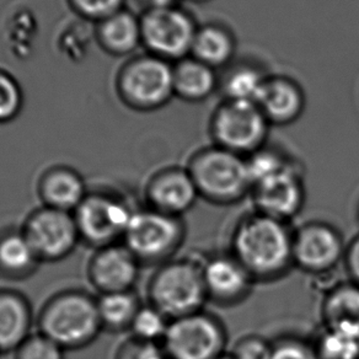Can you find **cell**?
<instances>
[{"label":"cell","mask_w":359,"mask_h":359,"mask_svg":"<svg viewBox=\"0 0 359 359\" xmlns=\"http://www.w3.org/2000/svg\"><path fill=\"white\" fill-rule=\"evenodd\" d=\"M293 234L287 222L255 210L235 226L230 254L255 282L278 280L294 266Z\"/></svg>","instance_id":"6da1fadb"},{"label":"cell","mask_w":359,"mask_h":359,"mask_svg":"<svg viewBox=\"0 0 359 359\" xmlns=\"http://www.w3.org/2000/svg\"><path fill=\"white\" fill-rule=\"evenodd\" d=\"M39 332L65 351L93 344L102 329L97 299L81 290H65L53 295L37 319Z\"/></svg>","instance_id":"7a4b0ae2"},{"label":"cell","mask_w":359,"mask_h":359,"mask_svg":"<svg viewBox=\"0 0 359 359\" xmlns=\"http://www.w3.org/2000/svg\"><path fill=\"white\" fill-rule=\"evenodd\" d=\"M186 168L200 197L210 203L234 205L251 194L246 158L218 145L198 150Z\"/></svg>","instance_id":"3957f363"},{"label":"cell","mask_w":359,"mask_h":359,"mask_svg":"<svg viewBox=\"0 0 359 359\" xmlns=\"http://www.w3.org/2000/svg\"><path fill=\"white\" fill-rule=\"evenodd\" d=\"M148 298L170 321L205 310L208 298L202 262L191 257L160 264L150 278Z\"/></svg>","instance_id":"277c9868"},{"label":"cell","mask_w":359,"mask_h":359,"mask_svg":"<svg viewBox=\"0 0 359 359\" xmlns=\"http://www.w3.org/2000/svg\"><path fill=\"white\" fill-rule=\"evenodd\" d=\"M116 90L132 110L161 109L175 96L174 65L150 53L135 55L118 72Z\"/></svg>","instance_id":"5b68a950"},{"label":"cell","mask_w":359,"mask_h":359,"mask_svg":"<svg viewBox=\"0 0 359 359\" xmlns=\"http://www.w3.org/2000/svg\"><path fill=\"white\" fill-rule=\"evenodd\" d=\"M185 235V224L180 217L148 207L133 212L122 244L140 264H161L176 254L184 244Z\"/></svg>","instance_id":"8992f818"},{"label":"cell","mask_w":359,"mask_h":359,"mask_svg":"<svg viewBox=\"0 0 359 359\" xmlns=\"http://www.w3.org/2000/svg\"><path fill=\"white\" fill-rule=\"evenodd\" d=\"M271 126L257 104L224 100L212 115L210 135L215 145L248 158L266 145Z\"/></svg>","instance_id":"52a82bcc"},{"label":"cell","mask_w":359,"mask_h":359,"mask_svg":"<svg viewBox=\"0 0 359 359\" xmlns=\"http://www.w3.org/2000/svg\"><path fill=\"white\" fill-rule=\"evenodd\" d=\"M161 346L168 359H219L228 353V334L219 318L201 310L171 320Z\"/></svg>","instance_id":"ba28073f"},{"label":"cell","mask_w":359,"mask_h":359,"mask_svg":"<svg viewBox=\"0 0 359 359\" xmlns=\"http://www.w3.org/2000/svg\"><path fill=\"white\" fill-rule=\"evenodd\" d=\"M140 19L147 53L170 63L190 57L198 26L187 11L180 6L144 11Z\"/></svg>","instance_id":"9c48e42d"},{"label":"cell","mask_w":359,"mask_h":359,"mask_svg":"<svg viewBox=\"0 0 359 359\" xmlns=\"http://www.w3.org/2000/svg\"><path fill=\"white\" fill-rule=\"evenodd\" d=\"M133 212L120 196L110 192H91L73 215L80 240L91 248L101 249L120 244Z\"/></svg>","instance_id":"30bf717a"},{"label":"cell","mask_w":359,"mask_h":359,"mask_svg":"<svg viewBox=\"0 0 359 359\" xmlns=\"http://www.w3.org/2000/svg\"><path fill=\"white\" fill-rule=\"evenodd\" d=\"M21 231L41 262L67 259L80 241L73 213L43 205L26 218Z\"/></svg>","instance_id":"8fae6325"},{"label":"cell","mask_w":359,"mask_h":359,"mask_svg":"<svg viewBox=\"0 0 359 359\" xmlns=\"http://www.w3.org/2000/svg\"><path fill=\"white\" fill-rule=\"evenodd\" d=\"M344 238L334 225L313 220L294 230L293 262L310 275H324L344 262Z\"/></svg>","instance_id":"7c38bea8"},{"label":"cell","mask_w":359,"mask_h":359,"mask_svg":"<svg viewBox=\"0 0 359 359\" xmlns=\"http://www.w3.org/2000/svg\"><path fill=\"white\" fill-rule=\"evenodd\" d=\"M250 195L257 212L288 223L304 207L303 171L299 165L293 163L280 172L256 182Z\"/></svg>","instance_id":"4fadbf2b"},{"label":"cell","mask_w":359,"mask_h":359,"mask_svg":"<svg viewBox=\"0 0 359 359\" xmlns=\"http://www.w3.org/2000/svg\"><path fill=\"white\" fill-rule=\"evenodd\" d=\"M140 262L123 244L96 249L88 266L90 283L101 294L133 290Z\"/></svg>","instance_id":"5bb4252c"},{"label":"cell","mask_w":359,"mask_h":359,"mask_svg":"<svg viewBox=\"0 0 359 359\" xmlns=\"http://www.w3.org/2000/svg\"><path fill=\"white\" fill-rule=\"evenodd\" d=\"M200 198L187 168L171 166L150 177L145 187L148 207L165 215L180 217L192 210Z\"/></svg>","instance_id":"9a60e30c"},{"label":"cell","mask_w":359,"mask_h":359,"mask_svg":"<svg viewBox=\"0 0 359 359\" xmlns=\"http://www.w3.org/2000/svg\"><path fill=\"white\" fill-rule=\"evenodd\" d=\"M207 298L219 305H235L249 297L255 280L231 254L215 255L202 262Z\"/></svg>","instance_id":"2e32d148"},{"label":"cell","mask_w":359,"mask_h":359,"mask_svg":"<svg viewBox=\"0 0 359 359\" xmlns=\"http://www.w3.org/2000/svg\"><path fill=\"white\" fill-rule=\"evenodd\" d=\"M256 104L271 125H290L304 112V91L288 76H267Z\"/></svg>","instance_id":"e0dca14e"},{"label":"cell","mask_w":359,"mask_h":359,"mask_svg":"<svg viewBox=\"0 0 359 359\" xmlns=\"http://www.w3.org/2000/svg\"><path fill=\"white\" fill-rule=\"evenodd\" d=\"M43 207L74 213L88 196L83 176L69 166H53L46 170L37 186Z\"/></svg>","instance_id":"ac0fdd59"},{"label":"cell","mask_w":359,"mask_h":359,"mask_svg":"<svg viewBox=\"0 0 359 359\" xmlns=\"http://www.w3.org/2000/svg\"><path fill=\"white\" fill-rule=\"evenodd\" d=\"M32 308L25 295L0 290V354L15 352L31 336Z\"/></svg>","instance_id":"d6986e66"},{"label":"cell","mask_w":359,"mask_h":359,"mask_svg":"<svg viewBox=\"0 0 359 359\" xmlns=\"http://www.w3.org/2000/svg\"><path fill=\"white\" fill-rule=\"evenodd\" d=\"M94 31L101 48L116 57L130 55L142 45L140 19L126 8L95 24Z\"/></svg>","instance_id":"ffe728a7"},{"label":"cell","mask_w":359,"mask_h":359,"mask_svg":"<svg viewBox=\"0 0 359 359\" xmlns=\"http://www.w3.org/2000/svg\"><path fill=\"white\" fill-rule=\"evenodd\" d=\"M321 318L326 329L359 336V285L349 280L331 287L321 303Z\"/></svg>","instance_id":"44dd1931"},{"label":"cell","mask_w":359,"mask_h":359,"mask_svg":"<svg viewBox=\"0 0 359 359\" xmlns=\"http://www.w3.org/2000/svg\"><path fill=\"white\" fill-rule=\"evenodd\" d=\"M219 86L218 75L210 65L187 57L174 63V91L187 102H201L215 94Z\"/></svg>","instance_id":"7402d4cb"},{"label":"cell","mask_w":359,"mask_h":359,"mask_svg":"<svg viewBox=\"0 0 359 359\" xmlns=\"http://www.w3.org/2000/svg\"><path fill=\"white\" fill-rule=\"evenodd\" d=\"M236 52L234 35L219 24L198 26L191 50V57L213 69L229 65Z\"/></svg>","instance_id":"603a6c76"},{"label":"cell","mask_w":359,"mask_h":359,"mask_svg":"<svg viewBox=\"0 0 359 359\" xmlns=\"http://www.w3.org/2000/svg\"><path fill=\"white\" fill-rule=\"evenodd\" d=\"M41 264L22 231L0 235V275L11 280H24Z\"/></svg>","instance_id":"cb8c5ba5"},{"label":"cell","mask_w":359,"mask_h":359,"mask_svg":"<svg viewBox=\"0 0 359 359\" xmlns=\"http://www.w3.org/2000/svg\"><path fill=\"white\" fill-rule=\"evenodd\" d=\"M140 308V298L133 290L101 294L97 299L102 329L115 334L130 329Z\"/></svg>","instance_id":"d4e9b609"},{"label":"cell","mask_w":359,"mask_h":359,"mask_svg":"<svg viewBox=\"0 0 359 359\" xmlns=\"http://www.w3.org/2000/svg\"><path fill=\"white\" fill-rule=\"evenodd\" d=\"M266 79L267 76L254 67L243 65L235 68L222 83L224 100L256 104Z\"/></svg>","instance_id":"484cf974"},{"label":"cell","mask_w":359,"mask_h":359,"mask_svg":"<svg viewBox=\"0 0 359 359\" xmlns=\"http://www.w3.org/2000/svg\"><path fill=\"white\" fill-rule=\"evenodd\" d=\"M313 344L320 359H359L357 334L324 327Z\"/></svg>","instance_id":"4316f807"},{"label":"cell","mask_w":359,"mask_h":359,"mask_svg":"<svg viewBox=\"0 0 359 359\" xmlns=\"http://www.w3.org/2000/svg\"><path fill=\"white\" fill-rule=\"evenodd\" d=\"M170 320L153 305H142L135 315L130 331L133 339L143 342L161 344L169 327Z\"/></svg>","instance_id":"83f0119b"},{"label":"cell","mask_w":359,"mask_h":359,"mask_svg":"<svg viewBox=\"0 0 359 359\" xmlns=\"http://www.w3.org/2000/svg\"><path fill=\"white\" fill-rule=\"evenodd\" d=\"M35 16L27 11L15 13L8 26V42L13 55L25 58L32 50V42L36 35Z\"/></svg>","instance_id":"f1b7e54d"},{"label":"cell","mask_w":359,"mask_h":359,"mask_svg":"<svg viewBox=\"0 0 359 359\" xmlns=\"http://www.w3.org/2000/svg\"><path fill=\"white\" fill-rule=\"evenodd\" d=\"M24 105V94L19 81L0 69V125L9 123L19 116Z\"/></svg>","instance_id":"f546056e"},{"label":"cell","mask_w":359,"mask_h":359,"mask_svg":"<svg viewBox=\"0 0 359 359\" xmlns=\"http://www.w3.org/2000/svg\"><path fill=\"white\" fill-rule=\"evenodd\" d=\"M246 161L252 186L261 180L280 172L294 163L280 153L266 149V147L248 156Z\"/></svg>","instance_id":"4dcf8cb0"},{"label":"cell","mask_w":359,"mask_h":359,"mask_svg":"<svg viewBox=\"0 0 359 359\" xmlns=\"http://www.w3.org/2000/svg\"><path fill=\"white\" fill-rule=\"evenodd\" d=\"M80 19L97 24L125 9L126 0H67Z\"/></svg>","instance_id":"1f68e13d"},{"label":"cell","mask_w":359,"mask_h":359,"mask_svg":"<svg viewBox=\"0 0 359 359\" xmlns=\"http://www.w3.org/2000/svg\"><path fill=\"white\" fill-rule=\"evenodd\" d=\"M15 359H65V349L39 332L16 349Z\"/></svg>","instance_id":"d6a6232c"},{"label":"cell","mask_w":359,"mask_h":359,"mask_svg":"<svg viewBox=\"0 0 359 359\" xmlns=\"http://www.w3.org/2000/svg\"><path fill=\"white\" fill-rule=\"evenodd\" d=\"M273 342L259 334L240 337L228 352L231 359H271Z\"/></svg>","instance_id":"836d02e7"},{"label":"cell","mask_w":359,"mask_h":359,"mask_svg":"<svg viewBox=\"0 0 359 359\" xmlns=\"http://www.w3.org/2000/svg\"><path fill=\"white\" fill-rule=\"evenodd\" d=\"M271 359H320L314 344L298 337H282L273 342Z\"/></svg>","instance_id":"e575fe53"},{"label":"cell","mask_w":359,"mask_h":359,"mask_svg":"<svg viewBox=\"0 0 359 359\" xmlns=\"http://www.w3.org/2000/svg\"><path fill=\"white\" fill-rule=\"evenodd\" d=\"M84 22L86 21L83 20L80 24H73L70 25L68 29H65L60 39V52L69 47L72 42H74L73 47L70 48L69 53L67 55L68 58L73 60H81V57L88 52V47H89L90 41V31L88 29V25H85Z\"/></svg>","instance_id":"d590c367"},{"label":"cell","mask_w":359,"mask_h":359,"mask_svg":"<svg viewBox=\"0 0 359 359\" xmlns=\"http://www.w3.org/2000/svg\"><path fill=\"white\" fill-rule=\"evenodd\" d=\"M116 359H168L161 344L143 342L132 337L117 352Z\"/></svg>","instance_id":"8d00e7d4"},{"label":"cell","mask_w":359,"mask_h":359,"mask_svg":"<svg viewBox=\"0 0 359 359\" xmlns=\"http://www.w3.org/2000/svg\"><path fill=\"white\" fill-rule=\"evenodd\" d=\"M344 264L351 282L359 285V234L346 246Z\"/></svg>","instance_id":"74e56055"},{"label":"cell","mask_w":359,"mask_h":359,"mask_svg":"<svg viewBox=\"0 0 359 359\" xmlns=\"http://www.w3.org/2000/svg\"><path fill=\"white\" fill-rule=\"evenodd\" d=\"M180 0H142L144 4V11H154V9H166L179 6Z\"/></svg>","instance_id":"f35d334b"},{"label":"cell","mask_w":359,"mask_h":359,"mask_svg":"<svg viewBox=\"0 0 359 359\" xmlns=\"http://www.w3.org/2000/svg\"><path fill=\"white\" fill-rule=\"evenodd\" d=\"M189 1H192V3H196V4H203V3H207L210 0H189Z\"/></svg>","instance_id":"ab89813d"},{"label":"cell","mask_w":359,"mask_h":359,"mask_svg":"<svg viewBox=\"0 0 359 359\" xmlns=\"http://www.w3.org/2000/svg\"><path fill=\"white\" fill-rule=\"evenodd\" d=\"M219 359H231V357H230L229 354L226 353L225 355H223L222 358Z\"/></svg>","instance_id":"60d3db41"},{"label":"cell","mask_w":359,"mask_h":359,"mask_svg":"<svg viewBox=\"0 0 359 359\" xmlns=\"http://www.w3.org/2000/svg\"><path fill=\"white\" fill-rule=\"evenodd\" d=\"M358 219H359V207H358Z\"/></svg>","instance_id":"b9f144b4"}]
</instances>
